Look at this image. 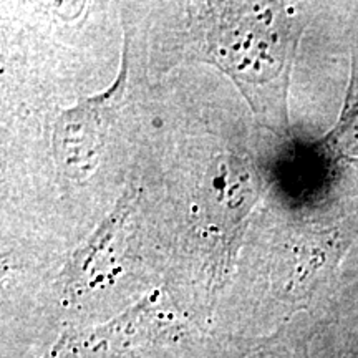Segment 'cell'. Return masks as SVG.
<instances>
[{"instance_id":"6da1fadb","label":"cell","mask_w":358,"mask_h":358,"mask_svg":"<svg viewBox=\"0 0 358 358\" xmlns=\"http://www.w3.org/2000/svg\"><path fill=\"white\" fill-rule=\"evenodd\" d=\"M204 53L243 90L257 115L282 96L295 32L279 3H208L203 8Z\"/></svg>"},{"instance_id":"7a4b0ae2","label":"cell","mask_w":358,"mask_h":358,"mask_svg":"<svg viewBox=\"0 0 358 358\" xmlns=\"http://www.w3.org/2000/svg\"><path fill=\"white\" fill-rule=\"evenodd\" d=\"M127 48L115 85L101 95L92 96L64 111L57 120L53 146L62 169L75 179H85L95 171L100 161L106 129L127 88Z\"/></svg>"},{"instance_id":"3957f363","label":"cell","mask_w":358,"mask_h":358,"mask_svg":"<svg viewBox=\"0 0 358 358\" xmlns=\"http://www.w3.org/2000/svg\"><path fill=\"white\" fill-rule=\"evenodd\" d=\"M222 358H308L307 340L297 325H284L268 337L237 345Z\"/></svg>"}]
</instances>
